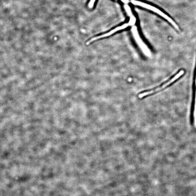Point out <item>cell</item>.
Masks as SVG:
<instances>
[{
	"label": "cell",
	"mask_w": 196,
	"mask_h": 196,
	"mask_svg": "<svg viewBox=\"0 0 196 196\" xmlns=\"http://www.w3.org/2000/svg\"><path fill=\"white\" fill-rule=\"evenodd\" d=\"M195 104H194V123L195 126H196V75L195 78Z\"/></svg>",
	"instance_id": "cell-5"
},
{
	"label": "cell",
	"mask_w": 196,
	"mask_h": 196,
	"mask_svg": "<svg viewBox=\"0 0 196 196\" xmlns=\"http://www.w3.org/2000/svg\"><path fill=\"white\" fill-rule=\"evenodd\" d=\"M132 32L135 41L139 48L141 49V51L146 55L147 56L151 55V51H150L149 48L143 42L141 38L136 26H134L133 27L132 29Z\"/></svg>",
	"instance_id": "cell-3"
},
{
	"label": "cell",
	"mask_w": 196,
	"mask_h": 196,
	"mask_svg": "<svg viewBox=\"0 0 196 196\" xmlns=\"http://www.w3.org/2000/svg\"><path fill=\"white\" fill-rule=\"evenodd\" d=\"M129 26V24H125L122 25V26L117 27V28L114 29L113 30L110 31L109 32L106 33V34L93 37V38H92L87 42V45H89L91 43L93 42V41L97 40H99V39L104 38V37L110 36V35L114 34V33L117 32L118 31L123 30V29L128 28Z\"/></svg>",
	"instance_id": "cell-4"
},
{
	"label": "cell",
	"mask_w": 196,
	"mask_h": 196,
	"mask_svg": "<svg viewBox=\"0 0 196 196\" xmlns=\"http://www.w3.org/2000/svg\"><path fill=\"white\" fill-rule=\"evenodd\" d=\"M135 22H136V19H135L134 16H130V20H129L128 23L129 25L131 26L134 25Z\"/></svg>",
	"instance_id": "cell-7"
},
{
	"label": "cell",
	"mask_w": 196,
	"mask_h": 196,
	"mask_svg": "<svg viewBox=\"0 0 196 196\" xmlns=\"http://www.w3.org/2000/svg\"><path fill=\"white\" fill-rule=\"evenodd\" d=\"M96 1V0H91L89 4V7L90 8H92L93 7Z\"/></svg>",
	"instance_id": "cell-8"
},
{
	"label": "cell",
	"mask_w": 196,
	"mask_h": 196,
	"mask_svg": "<svg viewBox=\"0 0 196 196\" xmlns=\"http://www.w3.org/2000/svg\"><path fill=\"white\" fill-rule=\"evenodd\" d=\"M121 1L126 4H127L129 2V0H121Z\"/></svg>",
	"instance_id": "cell-9"
},
{
	"label": "cell",
	"mask_w": 196,
	"mask_h": 196,
	"mask_svg": "<svg viewBox=\"0 0 196 196\" xmlns=\"http://www.w3.org/2000/svg\"><path fill=\"white\" fill-rule=\"evenodd\" d=\"M184 71L183 70H180V71L177 74L175 75L172 78H171L170 80H169L168 82L164 83V84L162 85L161 86L155 89L152 90L151 91L141 93L139 95V98H142L146 96L158 92L162 90L165 88V87H168L173 83H174L175 81L177 80L178 78H180V77L184 74Z\"/></svg>",
	"instance_id": "cell-2"
},
{
	"label": "cell",
	"mask_w": 196,
	"mask_h": 196,
	"mask_svg": "<svg viewBox=\"0 0 196 196\" xmlns=\"http://www.w3.org/2000/svg\"><path fill=\"white\" fill-rule=\"evenodd\" d=\"M124 8L128 15L130 16H132V12L130 7L128 5H126L124 6Z\"/></svg>",
	"instance_id": "cell-6"
},
{
	"label": "cell",
	"mask_w": 196,
	"mask_h": 196,
	"mask_svg": "<svg viewBox=\"0 0 196 196\" xmlns=\"http://www.w3.org/2000/svg\"><path fill=\"white\" fill-rule=\"evenodd\" d=\"M131 3L133 4V5L141 6V7L145 8V9L149 10L151 11L155 12V13L159 15L164 18V19L167 20L175 28L177 29V30H179L178 26L177 25V24L175 23L174 21L169 16L167 15L166 14L164 13L163 12L160 11V10L158 9L157 8L154 7V6L151 5H148V4L143 3V2L137 1H136V0H131Z\"/></svg>",
	"instance_id": "cell-1"
}]
</instances>
